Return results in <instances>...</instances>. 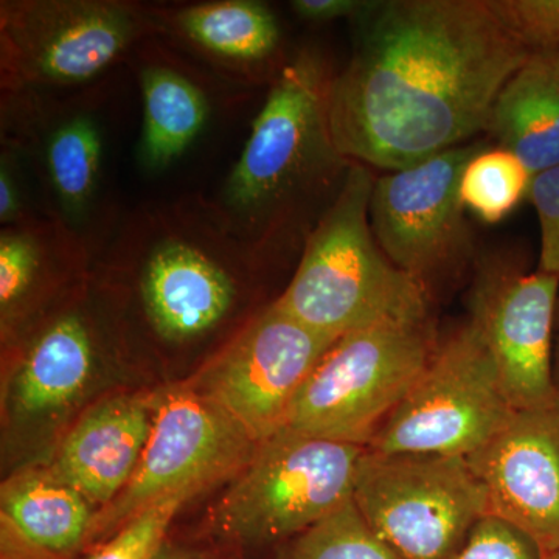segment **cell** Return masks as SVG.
Returning <instances> with one entry per match:
<instances>
[{"label":"cell","mask_w":559,"mask_h":559,"mask_svg":"<svg viewBox=\"0 0 559 559\" xmlns=\"http://www.w3.org/2000/svg\"><path fill=\"white\" fill-rule=\"evenodd\" d=\"M353 502L403 559H451L489 513L468 460L421 452L364 451Z\"/></svg>","instance_id":"cell-8"},{"label":"cell","mask_w":559,"mask_h":559,"mask_svg":"<svg viewBox=\"0 0 559 559\" xmlns=\"http://www.w3.org/2000/svg\"><path fill=\"white\" fill-rule=\"evenodd\" d=\"M94 90L2 94L0 142L38 179L47 215L100 245L106 130Z\"/></svg>","instance_id":"cell-10"},{"label":"cell","mask_w":559,"mask_h":559,"mask_svg":"<svg viewBox=\"0 0 559 559\" xmlns=\"http://www.w3.org/2000/svg\"><path fill=\"white\" fill-rule=\"evenodd\" d=\"M554 382L555 389L559 396V300L557 307V319H555V337H554Z\"/></svg>","instance_id":"cell-31"},{"label":"cell","mask_w":559,"mask_h":559,"mask_svg":"<svg viewBox=\"0 0 559 559\" xmlns=\"http://www.w3.org/2000/svg\"><path fill=\"white\" fill-rule=\"evenodd\" d=\"M488 132L533 173L559 167V53H532L502 87Z\"/></svg>","instance_id":"cell-22"},{"label":"cell","mask_w":559,"mask_h":559,"mask_svg":"<svg viewBox=\"0 0 559 559\" xmlns=\"http://www.w3.org/2000/svg\"><path fill=\"white\" fill-rule=\"evenodd\" d=\"M530 51L488 0H392L360 20L329 114L342 156L404 170L488 131Z\"/></svg>","instance_id":"cell-1"},{"label":"cell","mask_w":559,"mask_h":559,"mask_svg":"<svg viewBox=\"0 0 559 559\" xmlns=\"http://www.w3.org/2000/svg\"><path fill=\"white\" fill-rule=\"evenodd\" d=\"M157 559H209L204 557H200V555H190V554H176V551H168L165 549L162 551V555Z\"/></svg>","instance_id":"cell-32"},{"label":"cell","mask_w":559,"mask_h":559,"mask_svg":"<svg viewBox=\"0 0 559 559\" xmlns=\"http://www.w3.org/2000/svg\"><path fill=\"white\" fill-rule=\"evenodd\" d=\"M378 2H364V0H294L290 10L301 21L331 22L337 20H362L370 11L377 9Z\"/></svg>","instance_id":"cell-30"},{"label":"cell","mask_w":559,"mask_h":559,"mask_svg":"<svg viewBox=\"0 0 559 559\" xmlns=\"http://www.w3.org/2000/svg\"><path fill=\"white\" fill-rule=\"evenodd\" d=\"M150 5L130 0H2L0 91L73 94L156 38Z\"/></svg>","instance_id":"cell-5"},{"label":"cell","mask_w":559,"mask_h":559,"mask_svg":"<svg viewBox=\"0 0 559 559\" xmlns=\"http://www.w3.org/2000/svg\"><path fill=\"white\" fill-rule=\"evenodd\" d=\"M485 145L454 146L374 179L370 224L390 261L428 286L471 259L473 237L460 198L468 162Z\"/></svg>","instance_id":"cell-13"},{"label":"cell","mask_w":559,"mask_h":559,"mask_svg":"<svg viewBox=\"0 0 559 559\" xmlns=\"http://www.w3.org/2000/svg\"><path fill=\"white\" fill-rule=\"evenodd\" d=\"M331 81L316 51L286 62L215 198L231 230L264 263L304 250L352 167L331 132Z\"/></svg>","instance_id":"cell-2"},{"label":"cell","mask_w":559,"mask_h":559,"mask_svg":"<svg viewBox=\"0 0 559 559\" xmlns=\"http://www.w3.org/2000/svg\"><path fill=\"white\" fill-rule=\"evenodd\" d=\"M528 198L539 221L538 271L559 278V167L533 176Z\"/></svg>","instance_id":"cell-28"},{"label":"cell","mask_w":559,"mask_h":559,"mask_svg":"<svg viewBox=\"0 0 559 559\" xmlns=\"http://www.w3.org/2000/svg\"><path fill=\"white\" fill-rule=\"evenodd\" d=\"M95 514L49 471L21 474L2 489V559H68L86 546Z\"/></svg>","instance_id":"cell-20"},{"label":"cell","mask_w":559,"mask_h":559,"mask_svg":"<svg viewBox=\"0 0 559 559\" xmlns=\"http://www.w3.org/2000/svg\"><path fill=\"white\" fill-rule=\"evenodd\" d=\"M364 451L280 430L259 444L210 511V530L241 546L289 543L353 499Z\"/></svg>","instance_id":"cell-7"},{"label":"cell","mask_w":559,"mask_h":559,"mask_svg":"<svg viewBox=\"0 0 559 559\" xmlns=\"http://www.w3.org/2000/svg\"><path fill=\"white\" fill-rule=\"evenodd\" d=\"M187 496H171L146 507L121 525L87 559H157L165 550V538Z\"/></svg>","instance_id":"cell-25"},{"label":"cell","mask_w":559,"mask_h":559,"mask_svg":"<svg viewBox=\"0 0 559 559\" xmlns=\"http://www.w3.org/2000/svg\"><path fill=\"white\" fill-rule=\"evenodd\" d=\"M559 278L502 266L480 272L469 300L514 411L538 409L559 400L554 382V337Z\"/></svg>","instance_id":"cell-14"},{"label":"cell","mask_w":559,"mask_h":559,"mask_svg":"<svg viewBox=\"0 0 559 559\" xmlns=\"http://www.w3.org/2000/svg\"><path fill=\"white\" fill-rule=\"evenodd\" d=\"M283 559H403L371 530L353 499L290 539Z\"/></svg>","instance_id":"cell-24"},{"label":"cell","mask_w":559,"mask_h":559,"mask_svg":"<svg viewBox=\"0 0 559 559\" xmlns=\"http://www.w3.org/2000/svg\"><path fill=\"white\" fill-rule=\"evenodd\" d=\"M91 245L55 216H33L0 229V316L3 330L25 320L58 278L83 271Z\"/></svg>","instance_id":"cell-21"},{"label":"cell","mask_w":559,"mask_h":559,"mask_svg":"<svg viewBox=\"0 0 559 559\" xmlns=\"http://www.w3.org/2000/svg\"><path fill=\"white\" fill-rule=\"evenodd\" d=\"M143 98L139 159L159 173L197 142L212 116L204 76L178 50L159 38L146 40L132 57Z\"/></svg>","instance_id":"cell-18"},{"label":"cell","mask_w":559,"mask_h":559,"mask_svg":"<svg viewBox=\"0 0 559 559\" xmlns=\"http://www.w3.org/2000/svg\"><path fill=\"white\" fill-rule=\"evenodd\" d=\"M157 36L213 75L235 84L274 83L282 62L278 17L255 0L150 5Z\"/></svg>","instance_id":"cell-16"},{"label":"cell","mask_w":559,"mask_h":559,"mask_svg":"<svg viewBox=\"0 0 559 559\" xmlns=\"http://www.w3.org/2000/svg\"><path fill=\"white\" fill-rule=\"evenodd\" d=\"M544 559H559V550L551 551V554L546 555V557H544Z\"/></svg>","instance_id":"cell-33"},{"label":"cell","mask_w":559,"mask_h":559,"mask_svg":"<svg viewBox=\"0 0 559 559\" xmlns=\"http://www.w3.org/2000/svg\"><path fill=\"white\" fill-rule=\"evenodd\" d=\"M97 326L83 308L57 310L36 326L22 352L13 381L14 409L51 414L79 399L97 366Z\"/></svg>","instance_id":"cell-19"},{"label":"cell","mask_w":559,"mask_h":559,"mask_svg":"<svg viewBox=\"0 0 559 559\" xmlns=\"http://www.w3.org/2000/svg\"><path fill=\"white\" fill-rule=\"evenodd\" d=\"M102 245L108 270L130 283L145 329L173 348L231 325L249 272L264 263L201 194L140 205Z\"/></svg>","instance_id":"cell-3"},{"label":"cell","mask_w":559,"mask_h":559,"mask_svg":"<svg viewBox=\"0 0 559 559\" xmlns=\"http://www.w3.org/2000/svg\"><path fill=\"white\" fill-rule=\"evenodd\" d=\"M532 180L533 173L513 153L485 146L463 171L460 198L477 218L496 224L528 197Z\"/></svg>","instance_id":"cell-23"},{"label":"cell","mask_w":559,"mask_h":559,"mask_svg":"<svg viewBox=\"0 0 559 559\" xmlns=\"http://www.w3.org/2000/svg\"><path fill=\"white\" fill-rule=\"evenodd\" d=\"M255 443L197 389L179 388L154 403L148 443L128 487L98 510L90 540L108 539L146 507L171 496L193 498L234 479L255 454Z\"/></svg>","instance_id":"cell-11"},{"label":"cell","mask_w":559,"mask_h":559,"mask_svg":"<svg viewBox=\"0 0 559 559\" xmlns=\"http://www.w3.org/2000/svg\"><path fill=\"white\" fill-rule=\"evenodd\" d=\"M513 412L484 334L469 318L437 344L428 366L366 448L466 459Z\"/></svg>","instance_id":"cell-9"},{"label":"cell","mask_w":559,"mask_h":559,"mask_svg":"<svg viewBox=\"0 0 559 559\" xmlns=\"http://www.w3.org/2000/svg\"><path fill=\"white\" fill-rule=\"evenodd\" d=\"M466 460L487 489L489 514L527 533L544 555L559 550V400L514 411Z\"/></svg>","instance_id":"cell-15"},{"label":"cell","mask_w":559,"mask_h":559,"mask_svg":"<svg viewBox=\"0 0 559 559\" xmlns=\"http://www.w3.org/2000/svg\"><path fill=\"white\" fill-rule=\"evenodd\" d=\"M21 168L20 157L13 151L2 148L0 153V224L2 227L17 226L38 215L28 207Z\"/></svg>","instance_id":"cell-29"},{"label":"cell","mask_w":559,"mask_h":559,"mask_svg":"<svg viewBox=\"0 0 559 559\" xmlns=\"http://www.w3.org/2000/svg\"><path fill=\"white\" fill-rule=\"evenodd\" d=\"M530 53H559V0H488Z\"/></svg>","instance_id":"cell-26"},{"label":"cell","mask_w":559,"mask_h":559,"mask_svg":"<svg viewBox=\"0 0 559 559\" xmlns=\"http://www.w3.org/2000/svg\"><path fill=\"white\" fill-rule=\"evenodd\" d=\"M334 342L272 301L219 348L193 388L260 444L283 429L290 404Z\"/></svg>","instance_id":"cell-12"},{"label":"cell","mask_w":559,"mask_h":559,"mask_svg":"<svg viewBox=\"0 0 559 559\" xmlns=\"http://www.w3.org/2000/svg\"><path fill=\"white\" fill-rule=\"evenodd\" d=\"M374 179L371 168L353 162L336 200L308 235L293 278L274 300L333 341L380 323L430 319L428 286L396 267L371 230Z\"/></svg>","instance_id":"cell-4"},{"label":"cell","mask_w":559,"mask_h":559,"mask_svg":"<svg viewBox=\"0 0 559 559\" xmlns=\"http://www.w3.org/2000/svg\"><path fill=\"white\" fill-rule=\"evenodd\" d=\"M153 417L154 404L139 396L103 401L69 430L47 471L92 507L106 509L134 476Z\"/></svg>","instance_id":"cell-17"},{"label":"cell","mask_w":559,"mask_h":559,"mask_svg":"<svg viewBox=\"0 0 559 559\" xmlns=\"http://www.w3.org/2000/svg\"><path fill=\"white\" fill-rule=\"evenodd\" d=\"M437 344L430 319L345 334L301 385L282 430L367 447L428 366Z\"/></svg>","instance_id":"cell-6"},{"label":"cell","mask_w":559,"mask_h":559,"mask_svg":"<svg viewBox=\"0 0 559 559\" xmlns=\"http://www.w3.org/2000/svg\"><path fill=\"white\" fill-rule=\"evenodd\" d=\"M527 533L495 514H485L471 528L465 543L451 559H544Z\"/></svg>","instance_id":"cell-27"}]
</instances>
